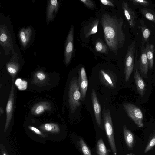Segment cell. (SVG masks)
<instances>
[{
  "label": "cell",
  "instance_id": "1",
  "mask_svg": "<svg viewBox=\"0 0 155 155\" xmlns=\"http://www.w3.org/2000/svg\"><path fill=\"white\" fill-rule=\"evenodd\" d=\"M101 23L107 45L112 51L117 53L118 49L123 46L126 38L123 29V18H118L105 13L102 15Z\"/></svg>",
  "mask_w": 155,
  "mask_h": 155
},
{
  "label": "cell",
  "instance_id": "2",
  "mask_svg": "<svg viewBox=\"0 0 155 155\" xmlns=\"http://www.w3.org/2000/svg\"><path fill=\"white\" fill-rule=\"evenodd\" d=\"M69 103L71 112H74L81 105V96L77 78L73 77L69 86Z\"/></svg>",
  "mask_w": 155,
  "mask_h": 155
},
{
  "label": "cell",
  "instance_id": "3",
  "mask_svg": "<svg viewBox=\"0 0 155 155\" xmlns=\"http://www.w3.org/2000/svg\"><path fill=\"white\" fill-rule=\"evenodd\" d=\"M104 124L108 141L114 155H116L117 149L114 137L113 126L110 110L104 107L102 112Z\"/></svg>",
  "mask_w": 155,
  "mask_h": 155
},
{
  "label": "cell",
  "instance_id": "4",
  "mask_svg": "<svg viewBox=\"0 0 155 155\" xmlns=\"http://www.w3.org/2000/svg\"><path fill=\"white\" fill-rule=\"evenodd\" d=\"M123 107L130 118L137 127H143V114L141 110L135 105L128 103H124Z\"/></svg>",
  "mask_w": 155,
  "mask_h": 155
},
{
  "label": "cell",
  "instance_id": "5",
  "mask_svg": "<svg viewBox=\"0 0 155 155\" xmlns=\"http://www.w3.org/2000/svg\"><path fill=\"white\" fill-rule=\"evenodd\" d=\"M135 41H133L129 45L126 55L125 61V74L126 81L129 80L133 69L134 54L135 48Z\"/></svg>",
  "mask_w": 155,
  "mask_h": 155
},
{
  "label": "cell",
  "instance_id": "6",
  "mask_svg": "<svg viewBox=\"0 0 155 155\" xmlns=\"http://www.w3.org/2000/svg\"><path fill=\"white\" fill-rule=\"evenodd\" d=\"M74 50V25L70 30L66 39L64 54V61L66 64H68L72 57Z\"/></svg>",
  "mask_w": 155,
  "mask_h": 155
},
{
  "label": "cell",
  "instance_id": "7",
  "mask_svg": "<svg viewBox=\"0 0 155 155\" xmlns=\"http://www.w3.org/2000/svg\"><path fill=\"white\" fill-rule=\"evenodd\" d=\"M91 98L95 120L98 126L102 129L101 116V107L97 99L95 90H91Z\"/></svg>",
  "mask_w": 155,
  "mask_h": 155
},
{
  "label": "cell",
  "instance_id": "8",
  "mask_svg": "<svg viewBox=\"0 0 155 155\" xmlns=\"http://www.w3.org/2000/svg\"><path fill=\"white\" fill-rule=\"evenodd\" d=\"M14 79H12L11 88L6 107V127H7L9 124L12 116L14 100Z\"/></svg>",
  "mask_w": 155,
  "mask_h": 155
},
{
  "label": "cell",
  "instance_id": "9",
  "mask_svg": "<svg viewBox=\"0 0 155 155\" xmlns=\"http://www.w3.org/2000/svg\"><path fill=\"white\" fill-rule=\"evenodd\" d=\"M59 3L57 0L48 1L46 11V22L48 24L54 19L59 7Z\"/></svg>",
  "mask_w": 155,
  "mask_h": 155
},
{
  "label": "cell",
  "instance_id": "10",
  "mask_svg": "<svg viewBox=\"0 0 155 155\" xmlns=\"http://www.w3.org/2000/svg\"><path fill=\"white\" fill-rule=\"evenodd\" d=\"M78 81L81 94V101H84L88 85V81L84 67H82L80 70Z\"/></svg>",
  "mask_w": 155,
  "mask_h": 155
},
{
  "label": "cell",
  "instance_id": "11",
  "mask_svg": "<svg viewBox=\"0 0 155 155\" xmlns=\"http://www.w3.org/2000/svg\"><path fill=\"white\" fill-rule=\"evenodd\" d=\"M122 7L125 17L131 28H134L136 25V17L134 11L130 8L128 4L124 2Z\"/></svg>",
  "mask_w": 155,
  "mask_h": 155
},
{
  "label": "cell",
  "instance_id": "12",
  "mask_svg": "<svg viewBox=\"0 0 155 155\" xmlns=\"http://www.w3.org/2000/svg\"><path fill=\"white\" fill-rule=\"evenodd\" d=\"M33 32L31 28L30 27L23 28L20 30L18 34L19 37L24 48L27 47L29 45L31 40Z\"/></svg>",
  "mask_w": 155,
  "mask_h": 155
},
{
  "label": "cell",
  "instance_id": "13",
  "mask_svg": "<svg viewBox=\"0 0 155 155\" xmlns=\"http://www.w3.org/2000/svg\"><path fill=\"white\" fill-rule=\"evenodd\" d=\"M140 69L142 74L144 78H147L149 64L146 54L145 48L141 46V50L140 57Z\"/></svg>",
  "mask_w": 155,
  "mask_h": 155
},
{
  "label": "cell",
  "instance_id": "14",
  "mask_svg": "<svg viewBox=\"0 0 155 155\" xmlns=\"http://www.w3.org/2000/svg\"><path fill=\"white\" fill-rule=\"evenodd\" d=\"M51 108L50 103L47 101L41 102L35 104L31 108V113L35 115H39L46 111Z\"/></svg>",
  "mask_w": 155,
  "mask_h": 155
},
{
  "label": "cell",
  "instance_id": "15",
  "mask_svg": "<svg viewBox=\"0 0 155 155\" xmlns=\"http://www.w3.org/2000/svg\"><path fill=\"white\" fill-rule=\"evenodd\" d=\"M134 78L137 91L140 95L143 97L144 95L146 84L137 69L135 72Z\"/></svg>",
  "mask_w": 155,
  "mask_h": 155
},
{
  "label": "cell",
  "instance_id": "16",
  "mask_svg": "<svg viewBox=\"0 0 155 155\" xmlns=\"http://www.w3.org/2000/svg\"><path fill=\"white\" fill-rule=\"evenodd\" d=\"M99 23V20L97 19L90 22L85 26L84 31L85 38H88L91 35L94 34L97 32Z\"/></svg>",
  "mask_w": 155,
  "mask_h": 155
},
{
  "label": "cell",
  "instance_id": "17",
  "mask_svg": "<svg viewBox=\"0 0 155 155\" xmlns=\"http://www.w3.org/2000/svg\"><path fill=\"white\" fill-rule=\"evenodd\" d=\"M3 26L0 27V40L1 44L3 46H11L10 45V35L7 29Z\"/></svg>",
  "mask_w": 155,
  "mask_h": 155
},
{
  "label": "cell",
  "instance_id": "18",
  "mask_svg": "<svg viewBox=\"0 0 155 155\" xmlns=\"http://www.w3.org/2000/svg\"><path fill=\"white\" fill-rule=\"evenodd\" d=\"M124 134L126 144L130 150L132 149L134 141L133 134L128 129L126 126L124 125L123 127Z\"/></svg>",
  "mask_w": 155,
  "mask_h": 155
},
{
  "label": "cell",
  "instance_id": "19",
  "mask_svg": "<svg viewBox=\"0 0 155 155\" xmlns=\"http://www.w3.org/2000/svg\"><path fill=\"white\" fill-rule=\"evenodd\" d=\"M145 48L146 54L148 59L149 67L151 69L153 67L154 46L153 45L147 41Z\"/></svg>",
  "mask_w": 155,
  "mask_h": 155
},
{
  "label": "cell",
  "instance_id": "20",
  "mask_svg": "<svg viewBox=\"0 0 155 155\" xmlns=\"http://www.w3.org/2000/svg\"><path fill=\"white\" fill-rule=\"evenodd\" d=\"M141 24V28L142 34V39L141 46L144 45L149 37L150 32L149 29L145 25L144 21L142 20H140Z\"/></svg>",
  "mask_w": 155,
  "mask_h": 155
},
{
  "label": "cell",
  "instance_id": "21",
  "mask_svg": "<svg viewBox=\"0 0 155 155\" xmlns=\"http://www.w3.org/2000/svg\"><path fill=\"white\" fill-rule=\"evenodd\" d=\"M96 151L98 155H108V151L102 138L97 141Z\"/></svg>",
  "mask_w": 155,
  "mask_h": 155
},
{
  "label": "cell",
  "instance_id": "22",
  "mask_svg": "<svg viewBox=\"0 0 155 155\" xmlns=\"http://www.w3.org/2000/svg\"><path fill=\"white\" fill-rule=\"evenodd\" d=\"M7 70L12 77V79H14L19 69V66L16 63H10L7 65Z\"/></svg>",
  "mask_w": 155,
  "mask_h": 155
},
{
  "label": "cell",
  "instance_id": "23",
  "mask_svg": "<svg viewBox=\"0 0 155 155\" xmlns=\"http://www.w3.org/2000/svg\"><path fill=\"white\" fill-rule=\"evenodd\" d=\"M143 15L148 20L155 23V12L147 8L141 10Z\"/></svg>",
  "mask_w": 155,
  "mask_h": 155
},
{
  "label": "cell",
  "instance_id": "24",
  "mask_svg": "<svg viewBox=\"0 0 155 155\" xmlns=\"http://www.w3.org/2000/svg\"><path fill=\"white\" fill-rule=\"evenodd\" d=\"M35 83H44L47 78L46 74L42 71H38L36 72L34 76Z\"/></svg>",
  "mask_w": 155,
  "mask_h": 155
},
{
  "label": "cell",
  "instance_id": "25",
  "mask_svg": "<svg viewBox=\"0 0 155 155\" xmlns=\"http://www.w3.org/2000/svg\"><path fill=\"white\" fill-rule=\"evenodd\" d=\"M95 48L97 51L101 53H106L108 51L107 46L101 41L96 42L95 45Z\"/></svg>",
  "mask_w": 155,
  "mask_h": 155
},
{
  "label": "cell",
  "instance_id": "26",
  "mask_svg": "<svg viewBox=\"0 0 155 155\" xmlns=\"http://www.w3.org/2000/svg\"><path fill=\"white\" fill-rule=\"evenodd\" d=\"M79 143L80 149L83 155H92L89 147L82 138L80 139Z\"/></svg>",
  "mask_w": 155,
  "mask_h": 155
},
{
  "label": "cell",
  "instance_id": "27",
  "mask_svg": "<svg viewBox=\"0 0 155 155\" xmlns=\"http://www.w3.org/2000/svg\"><path fill=\"white\" fill-rule=\"evenodd\" d=\"M15 84L18 89L21 90H25L27 87V82L20 78H18L16 80Z\"/></svg>",
  "mask_w": 155,
  "mask_h": 155
},
{
  "label": "cell",
  "instance_id": "28",
  "mask_svg": "<svg viewBox=\"0 0 155 155\" xmlns=\"http://www.w3.org/2000/svg\"><path fill=\"white\" fill-rule=\"evenodd\" d=\"M100 72L104 80L106 83L111 87H113V83L111 78L109 75L102 70L100 71Z\"/></svg>",
  "mask_w": 155,
  "mask_h": 155
},
{
  "label": "cell",
  "instance_id": "29",
  "mask_svg": "<svg viewBox=\"0 0 155 155\" xmlns=\"http://www.w3.org/2000/svg\"><path fill=\"white\" fill-rule=\"evenodd\" d=\"M155 146V133L153 136L150 140L148 144L146 146L144 151V153H146L147 152L152 149Z\"/></svg>",
  "mask_w": 155,
  "mask_h": 155
},
{
  "label": "cell",
  "instance_id": "30",
  "mask_svg": "<svg viewBox=\"0 0 155 155\" xmlns=\"http://www.w3.org/2000/svg\"><path fill=\"white\" fill-rule=\"evenodd\" d=\"M44 129L48 131H51L53 129L58 130V126L53 124L46 123L44 126Z\"/></svg>",
  "mask_w": 155,
  "mask_h": 155
},
{
  "label": "cell",
  "instance_id": "31",
  "mask_svg": "<svg viewBox=\"0 0 155 155\" xmlns=\"http://www.w3.org/2000/svg\"><path fill=\"white\" fill-rule=\"evenodd\" d=\"M87 8H94L95 4L94 2L91 0H80Z\"/></svg>",
  "mask_w": 155,
  "mask_h": 155
},
{
  "label": "cell",
  "instance_id": "32",
  "mask_svg": "<svg viewBox=\"0 0 155 155\" xmlns=\"http://www.w3.org/2000/svg\"><path fill=\"white\" fill-rule=\"evenodd\" d=\"M133 3L135 5H140L143 6L148 5L149 4L148 1L144 0H132Z\"/></svg>",
  "mask_w": 155,
  "mask_h": 155
},
{
  "label": "cell",
  "instance_id": "33",
  "mask_svg": "<svg viewBox=\"0 0 155 155\" xmlns=\"http://www.w3.org/2000/svg\"><path fill=\"white\" fill-rule=\"evenodd\" d=\"M101 3L104 5L114 7V5L113 3L110 0H101Z\"/></svg>",
  "mask_w": 155,
  "mask_h": 155
},
{
  "label": "cell",
  "instance_id": "34",
  "mask_svg": "<svg viewBox=\"0 0 155 155\" xmlns=\"http://www.w3.org/2000/svg\"><path fill=\"white\" fill-rule=\"evenodd\" d=\"M29 127L31 130H33L37 134H41V133L40 132V131L37 128L32 127Z\"/></svg>",
  "mask_w": 155,
  "mask_h": 155
},
{
  "label": "cell",
  "instance_id": "35",
  "mask_svg": "<svg viewBox=\"0 0 155 155\" xmlns=\"http://www.w3.org/2000/svg\"><path fill=\"white\" fill-rule=\"evenodd\" d=\"M4 112V110L2 108V107H0V116L2 115V114H3Z\"/></svg>",
  "mask_w": 155,
  "mask_h": 155
},
{
  "label": "cell",
  "instance_id": "36",
  "mask_svg": "<svg viewBox=\"0 0 155 155\" xmlns=\"http://www.w3.org/2000/svg\"><path fill=\"white\" fill-rule=\"evenodd\" d=\"M3 155H6V154L5 153Z\"/></svg>",
  "mask_w": 155,
  "mask_h": 155
},
{
  "label": "cell",
  "instance_id": "37",
  "mask_svg": "<svg viewBox=\"0 0 155 155\" xmlns=\"http://www.w3.org/2000/svg\"><path fill=\"white\" fill-rule=\"evenodd\" d=\"M127 155H131V154H127Z\"/></svg>",
  "mask_w": 155,
  "mask_h": 155
}]
</instances>
